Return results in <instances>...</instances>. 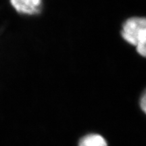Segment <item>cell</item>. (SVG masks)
I'll return each instance as SVG.
<instances>
[{
    "mask_svg": "<svg viewBox=\"0 0 146 146\" xmlns=\"http://www.w3.org/2000/svg\"><path fill=\"white\" fill-rule=\"evenodd\" d=\"M121 35L126 41L136 47L139 54L146 58V18H129L124 23Z\"/></svg>",
    "mask_w": 146,
    "mask_h": 146,
    "instance_id": "1",
    "label": "cell"
},
{
    "mask_svg": "<svg viewBox=\"0 0 146 146\" xmlns=\"http://www.w3.org/2000/svg\"><path fill=\"white\" fill-rule=\"evenodd\" d=\"M79 146H107V143L104 138L100 135L91 134L82 139Z\"/></svg>",
    "mask_w": 146,
    "mask_h": 146,
    "instance_id": "3",
    "label": "cell"
},
{
    "mask_svg": "<svg viewBox=\"0 0 146 146\" xmlns=\"http://www.w3.org/2000/svg\"><path fill=\"white\" fill-rule=\"evenodd\" d=\"M140 105H141L142 110L146 114V90L142 94L141 100H140Z\"/></svg>",
    "mask_w": 146,
    "mask_h": 146,
    "instance_id": "4",
    "label": "cell"
},
{
    "mask_svg": "<svg viewBox=\"0 0 146 146\" xmlns=\"http://www.w3.org/2000/svg\"><path fill=\"white\" fill-rule=\"evenodd\" d=\"M11 4L18 12L34 15L41 11L42 0H10Z\"/></svg>",
    "mask_w": 146,
    "mask_h": 146,
    "instance_id": "2",
    "label": "cell"
}]
</instances>
